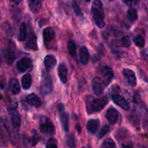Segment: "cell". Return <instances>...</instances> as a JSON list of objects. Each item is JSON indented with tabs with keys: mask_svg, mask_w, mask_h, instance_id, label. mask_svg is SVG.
Masks as SVG:
<instances>
[{
	"mask_svg": "<svg viewBox=\"0 0 148 148\" xmlns=\"http://www.w3.org/2000/svg\"><path fill=\"white\" fill-rule=\"evenodd\" d=\"M25 47L26 49H30V50H38V46L37 44V38L33 31H31L29 34L27 41L25 44Z\"/></svg>",
	"mask_w": 148,
	"mask_h": 148,
	"instance_id": "obj_10",
	"label": "cell"
},
{
	"mask_svg": "<svg viewBox=\"0 0 148 148\" xmlns=\"http://www.w3.org/2000/svg\"><path fill=\"white\" fill-rule=\"evenodd\" d=\"M123 1H124V4H126L130 7L137 5V3H138V0H123Z\"/></svg>",
	"mask_w": 148,
	"mask_h": 148,
	"instance_id": "obj_37",
	"label": "cell"
},
{
	"mask_svg": "<svg viewBox=\"0 0 148 148\" xmlns=\"http://www.w3.org/2000/svg\"><path fill=\"white\" fill-rule=\"evenodd\" d=\"M8 114L11 125L16 131L19 130L21 125V116L15 107H10L8 109Z\"/></svg>",
	"mask_w": 148,
	"mask_h": 148,
	"instance_id": "obj_6",
	"label": "cell"
},
{
	"mask_svg": "<svg viewBox=\"0 0 148 148\" xmlns=\"http://www.w3.org/2000/svg\"><path fill=\"white\" fill-rule=\"evenodd\" d=\"M22 1H23V0H10L12 4H14V5H18L19 4L21 3Z\"/></svg>",
	"mask_w": 148,
	"mask_h": 148,
	"instance_id": "obj_39",
	"label": "cell"
},
{
	"mask_svg": "<svg viewBox=\"0 0 148 148\" xmlns=\"http://www.w3.org/2000/svg\"><path fill=\"white\" fill-rule=\"evenodd\" d=\"M101 73L103 75L104 79L107 82H111V80L114 78V72L113 70L108 66H103L101 70Z\"/></svg>",
	"mask_w": 148,
	"mask_h": 148,
	"instance_id": "obj_19",
	"label": "cell"
},
{
	"mask_svg": "<svg viewBox=\"0 0 148 148\" xmlns=\"http://www.w3.org/2000/svg\"><path fill=\"white\" fill-rule=\"evenodd\" d=\"M79 61L82 65H86L90 59V54L88 48L85 46H81L79 52Z\"/></svg>",
	"mask_w": 148,
	"mask_h": 148,
	"instance_id": "obj_17",
	"label": "cell"
},
{
	"mask_svg": "<svg viewBox=\"0 0 148 148\" xmlns=\"http://www.w3.org/2000/svg\"><path fill=\"white\" fill-rule=\"evenodd\" d=\"M66 143L69 148H76V141L73 134H69L68 136Z\"/></svg>",
	"mask_w": 148,
	"mask_h": 148,
	"instance_id": "obj_30",
	"label": "cell"
},
{
	"mask_svg": "<svg viewBox=\"0 0 148 148\" xmlns=\"http://www.w3.org/2000/svg\"><path fill=\"white\" fill-rule=\"evenodd\" d=\"M110 127L108 125H105L104 126H103V128L101 129L99 133H98V138H99V139H101V138L103 137L104 136H106V135L108 133Z\"/></svg>",
	"mask_w": 148,
	"mask_h": 148,
	"instance_id": "obj_35",
	"label": "cell"
},
{
	"mask_svg": "<svg viewBox=\"0 0 148 148\" xmlns=\"http://www.w3.org/2000/svg\"><path fill=\"white\" fill-rule=\"evenodd\" d=\"M39 129L40 132L47 135H54L56 132L53 122L46 116H42L40 118Z\"/></svg>",
	"mask_w": 148,
	"mask_h": 148,
	"instance_id": "obj_3",
	"label": "cell"
},
{
	"mask_svg": "<svg viewBox=\"0 0 148 148\" xmlns=\"http://www.w3.org/2000/svg\"><path fill=\"white\" fill-rule=\"evenodd\" d=\"M6 86V78L4 75H0V89H4Z\"/></svg>",
	"mask_w": 148,
	"mask_h": 148,
	"instance_id": "obj_38",
	"label": "cell"
},
{
	"mask_svg": "<svg viewBox=\"0 0 148 148\" xmlns=\"http://www.w3.org/2000/svg\"><path fill=\"white\" fill-rule=\"evenodd\" d=\"M53 90V80L49 74L43 75L40 86V91L43 96L48 95Z\"/></svg>",
	"mask_w": 148,
	"mask_h": 148,
	"instance_id": "obj_5",
	"label": "cell"
},
{
	"mask_svg": "<svg viewBox=\"0 0 148 148\" xmlns=\"http://www.w3.org/2000/svg\"><path fill=\"white\" fill-rule=\"evenodd\" d=\"M100 126V121L98 119H90L87 123V129L88 132L92 134H95L98 131Z\"/></svg>",
	"mask_w": 148,
	"mask_h": 148,
	"instance_id": "obj_16",
	"label": "cell"
},
{
	"mask_svg": "<svg viewBox=\"0 0 148 148\" xmlns=\"http://www.w3.org/2000/svg\"><path fill=\"white\" fill-rule=\"evenodd\" d=\"M7 145V138H6L5 134H4V131L0 127V147H6Z\"/></svg>",
	"mask_w": 148,
	"mask_h": 148,
	"instance_id": "obj_31",
	"label": "cell"
},
{
	"mask_svg": "<svg viewBox=\"0 0 148 148\" xmlns=\"http://www.w3.org/2000/svg\"><path fill=\"white\" fill-rule=\"evenodd\" d=\"M67 49H68V52H69V54L71 55V56L72 57L75 56V55H76V52H77V46H76V44L75 43L74 41L72 40L68 41Z\"/></svg>",
	"mask_w": 148,
	"mask_h": 148,
	"instance_id": "obj_27",
	"label": "cell"
},
{
	"mask_svg": "<svg viewBox=\"0 0 148 148\" xmlns=\"http://www.w3.org/2000/svg\"><path fill=\"white\" fill-rule=\"evenodd\" d=\"M121 148H133L131 145H123L121 146Z\"/></svg>",
	"mask_w": 148,
	"mask_h": 148,
	"instance_id": "obj_41",
	"label": "cell"
},
{
	"mask_svg": "<svg viewBox=\"0 0 148 148\" xmlns=\"http://www.w3.org/2000/svg\"><path fill=\"white\" fill-rule=\"evenodd\" d=\"M107 103H108V99L106 97L91 98L90 102L87 103V110L90 113L99 112L106 107Z\"/></svg>",
	"mask_w": 148,
	"mask_h": 148,
	"instance_id": "obj_2",
	"label": "cell"
},
{
	"mask_svg": "<svg viewBox=\"0 0 148 148\" xmlns=\"http://www.w3.org/2000/svg\"><path fill=\"white\" fill-rule=\"evenodd\" d=\"M112 100L114 102L124 110H127L130 109V104L127 102V100L119 94H115L113 95Z\"/></svg>",
	"mask_w": 148,
	"mask_h": 148,
	"instance_id": "obj_12",
	"label": "cell"
},
{
	"mask_svg": "<svg viewBox=\"0 0 148 148\" xmlns=\"http://www.w3.org/2000/svg\"><path fill=\"white\" fill-rule=\"evenodd\" d=\"M46 148H58L57 140L54 138H51L49 139L46 144Z\"/></svg>",
	"mask_w": 148,
	"mask_h": 148,
	"instance_id": "obj_34",
	"label": "cell"
},
{
	"mask_svg": "<svg viewBox=\"0 0 148 148\" xmlns=\"http://www.w3.org/2000/svg\"><path fill=\"white\" fill-rule=\"evenodd\" d=\"M58 75L61 81L63 84H66L68 79V68L66 64L62 62L58 66Z\"/></svg>",
	"mask_w": 148,
	"mask_h": 148,
	"instance_id": "obj_13",
	"label": "cell"
},
{
	"mask_svg": "<svg viewBox=\"0 0 148 148\" xmlns=\"http://www.w3.org/2000/svg\"><path fill=\"white\" fill-rule=\"evenodd\" d=\"M3 56H4L6 62L10 65H12L15 60V52H14V49H12L11 47L7 48L3 51Z\"/></svg>",
	"mask_w": 148,
	"mask_h": 148,
	"instance_id": "obj_14",
	"label": "cell"
},
{
	"mask_svg": "<svg viewBox=\"0 0 148 148\" xmlns=\"http://www.w3.org/2000/svg\"><path fill=\"white\" fill-rule=\"evenodd\" d=\"M145 148H147V147H145Z\"/></svg>",
	"mask_w": 148,
	"mask_h": 148,
	"instance_id": "obj_46",
	"label": "cell"
},
{
	"mask_svg": "<svg viewBox=\"0 0 148 148\" xmlns=\"http://www.w3.org/2000/svg\"><path fill=\"white\" fill-rule=\"evenodd\" d=\"M134 41V43L135 44V45L138 47L143 48L144 47L145 45V39L141 35H137L133 39Z\"/></svg>",
	"mask_w": 148,
	"mask_h": 148,
	"instance_id": "obj_28",
	"label": "cell"
},
{
	"mask_svg": "<svg viewBox=\"0 0 148 148\" xmlns=\"http://www.w3.org/2000/svg\"><path fill=\"white\" fill-rule=\"evenodd\" d=\"M72 8H73L74 12H75V14L77 15V16H82V10H81L80 7H79V4H77L76 0H73L72 1Z\"/></svg>",
	"mask_w": 148,
	"mask_h": 148,
	"instance_id": "obj_32",
	"label": "cell"
},
{
	"mask_svg": "<svg viewBox=\"0 0 148 148\" xmlns=\"http://www.w3.org/2000/svg\"><path fill=\"white\" fill-rule=\"evenodd\" d=\"M58 109H59V119H60L62 128L65 132H68L69 129V114L64 110V106L62 103H59Z\"/></svg>",
	"mask_w": 148,
	"mask_h": 148,
	"instance_id": "obj_7",
	"label": "cell"
},
{
	"mask_svg": "<svg viewBox=\"0 0 148 148\" xmlns=\"http://www.w3.org/2000/svg\"><path fill=\"white\" fill-rule=\"evenodd\" d=\"M91 13L95 24L100 28L105 26V12L101 0H94L91 7Z\"/></svg>",
	"mask_w": 148,
	"mask_h": 148,
	"instance_id": "obj_1",
	"label": "cell"
},
{
	"mask_svg": "<svg viewBox=\"0 0 148 148\" xmlns=\"http://www.w3.org/2000/svg\"><path fill=\"white\" fill-rule=\"evenodd\" d=\"M106 84L99 77H95L92 81V89L95 95H101L103 92Z\"/></svg>",
	"mask_w": 148,
	"mask_h": 148,
	"instance_id": "obj_8",
	"label": "cell"
},
{
	"mask_svg": "<svg viewBox=\"0 0 148 148\" xmlns=\"http://www.w3.org/2000/svg\"><path fill=\"white\" fill-rule=\"evenodd\" d=\"M123 75H124L125 79L127 80V83L131 86H135L137 85V78H136L134 71L126 68V69L123 70Z\"/></svg>",
	"mask_w": 148,
	"mask_h": 148,
	"instance_id": "obj_11",
	"label": "cell"
},
{
	"mask_svg": "<svg viewBox=\"0 0 148 148\" xmlns=\"http://www.w3.org/2000/svg\"><path fill=\"white\" fill-rule=\"evenodd\" d=\"M43 0H28V6L33 13H38L40 10Z\"/></svg>",
	"mask_w": 148,
	"mask_h": 148,
	"instance_id": "obj_20",
	"label": "cell"
},
{
	"mask_svg": "<svg viewBox=\"0 0 148 148\" xmlns=\"http://www.w3.org/2000/svg\"><path fill=\"white\" fill-rule=\"evenodd\" d=\"M1 62H2V58H1V57L0 56V66H1Z\"/></svg>",
	"mask_w": 148,
	"mask_h": 148,
	"instance_id": "obj_43",
	"label": "cell"
},
{
	"mask_svg": "<svg viewBox=\"0 0 148 148\" xmlns=\"http://www.w3.org/2000/svg\"><path fill=\"white\" fill-rule=\"evenodd\" d=\"M56 59L53 55H46L44 58V65L48 71L53 69L56 65Z\"/></svg>",
	"mask_w": 148,
	"mask_h": 148,
	"instance_id": "obj_21",
	"label": "cell"
},
{
	"mask_svg": "<svg viewBox=\"0 0 148 148\" xmlns=\"http://www.w3.org/2000/svg\"><path fill=\"white\" fill-rule=\"evenodd\" d=\"M32 134H33V136H32L31 143L33 146H35V145H37L38 142H39L40 137H39L38 133L37 131H36V129H33V130L32 131Z\"/></svg>",
	"mask_w": 148,
	"mask_h": 148,
	"instance_id": "obj_33",
	"label": "cell"
},
{
	"mask_svg": "<svg viewBox=\"0 0 148 148\" xmlns=\"http://www.w3.org/2000/svg\"><path fill=\"white\" fill-rule=\"evenodd\" d=\"M0 121L2 123L3 126H4V128H5V129L7 130V131L8 132L9 136H10L12 142L13 143H14L17 139V131H16L15 130H14V129L12 128V125L10 124V122H9L7 115H6L5 113H4V111L1 110V108H0Z\"/></svg>",
	"mask_w": 148,
	"mask_h": 148,
	"instance_id": "obj_4",
	"label": "cell"
},
{
	"mask_svg": "<svg viewBox=\"0 0 148 148\" xmlns=\"http://www.w3.org/2000/svg\"><path fill=\"white\" fill-rule=\"evenodd\" d=\"M85 1H87V2H89V1H90V0H85Z\"/></svg>",
	"mask_w": 148,
	"mask_h": 148,
	"instance_id": "obj_44",
	"label": "cell"
},
{
	"mask_svg": "<svg viewBox=\"0 0 148 148\" xmlns=\"http://www.w3.org/2000/svg\"><path fill=\"white\" fill-rule=\"evenodd\" d=\"M43 36L45 41H50L55 36L54 30L51 27L46 28L43 31Z\"/></svg>",
	"mask_w": 148,
	"mask_h": 148,
	"instance_id": "obj_23",
	"label": "cell"
},
{
	"mask_svg": "<svg viewBox=\"0 0 148 148\" xmlns=\"http://www.w3.org/2000/svg\"><path fill=\"white\" fill-rule=\"evenodd\" d=\"M82 148H86V147H82Z\"/></svg>",
	"mask_w": 148,
	"mask_h": 148,
	"instance_id": "obj_45",
	"label": "cell"
},
{
	"mask_svg": "<svg viewBox=\"0 0 148 148\" xmlns=\"http://www.w3.org/2000/svg\"><path fill=\"white\" fill-rule=\"evenodd\" d=\"M32 65V60L31 59L28 57H22L21 59H20L19 60H17V62H16V68L18 70L19 72L20 73H24L26 71L29 69L30 68V66Z\"/></svg>",
	"mask_w": 148,
	"mask_h": 148,
	"instance_id": "obj_9",
	"label": "cell"
},
{
	"mask_svg": "<svg viewBox=\"0 0 148 148\" xmlns=\"http://www.w3.org/2000/svg\"><path fill=\"white\" fill-rule=\"evenodd\" d=\"M26 102L30 105L35 107H39L41 105V101L40 98L36 94H30L26 97Z\"/></svg>",
	"mask_w": 148,
	"mask_h": 148,
	"instance_id": "obj_18",
	"label": "cell"
},
{
	"mask_svg": "<svg viewBox=\"0 0 148 148\" xmlns=\"http://www.w3.org/2000/svg\"><path fill=\"white\" fill-rule=\"evenodd\" d=\"M121 44L124 47H129L131 45V39H130V36H124L121 39Z\"/></svg>",
	"mask_w": 148,
	"mask_h": 148,
	"instance_id": "obj_36",
	"label": "cell"
},
{
	"mask_svg": "<svg viewBox=\"0 0 148 148\" xmlns=\"http://www.w3.org/2000/svg\"><path fill=\"white\" fill-rule=\"evenodd\" d=\"M145 4L146 10H147V11L148 12V0H145Z\"/></svg>",
	"mask_w": 148,
	"mask_h": 148,
	"instance_id": "obj_42",
	"label": "cell"
},
{
	"mask_svg": "<svg viewBox=\"0 0 148 148\" xmlns=\"http://www.w3.org/2000/svg\"><path fill=\"white\" fill-rule=\"evenodd\" d=\"M106 118L108 120L110 124H115L119 119V112L114 108L108 109L106 114Z\"/></svg>",
	"mask_w": 148,
	"mask_h": 148,
	"instance_id": "obj_15",
	"label": "cell"
},
{
	"mask_svg": "<svg viewBox=\"0 0 148 148\" xmlns=\"http://www.w3.org/2000/svg\"><path fill=\"white\" fill-rule=\"evenodd\" d=\"M76 128H77V130L78 133H81V131H82V129H81V126H79V124H77Z\"/></svg>",
	"mask_w": 148,
	"mask_h": 148,
	"instance_id": "obj_40",
	"label": "cell"
},
{
	"mask_svg": "<svg viewBox=\"0 0 148 148\" xmlns=\"http://www.w3.org/2000/svg\"><path fill=\"white\" fill-rule=\"evenodd\" d=\"M103 148H116V145L112 139L108 138L103 143Z\"/></svg>",
	"mask_w": 148,
	"mask_h": 148,
	"instance_id": "obj_29",
	"label": "cell"
},
{
	"mask_svg": "<svg viewBox=\"0 0 148 148\" xmlns=\"http://www.w3.org/2000/svg\"><path fill=\"white\" fill-rule=\"evenodd\" d=\"M127 17L131 22H135L138 18V13L136 9L130 7L127 10Z\"/></svg>",
	"mask_w": 148,
	"mask_h": 148,
	"instance_id": "obj_26",
	"label": "cell"
},
{
	"mask_svg": "<svg viewBox=\"0 0 148 148\" xmlns=\"http://www.w3.org/2000/svg\"><path fill=\"white\" fill-rule=\"evenodd\" d=\"M22 87L24 89L27 90L30 88V86L32 84V77L30 74H25L23 76L21 80Z\"/></svg>",
	"mask_w": 148,
	"mask_h": 148,
	"instance_id": "obj_24",
	"label": "cell"
},
{
	"mask_svg": "<svg viewBox=\"0 0 148 148\" xmlns=\"http://www.w3.org/2000/svg\"><path fill=\"white\" fill-rule=\"evenodd\" d=\"M10 90L12 94H17L20 91V85L17 78H12L9 83Z\"/></svg>",
	"mask_w": 148,
	"mask_h": 148,
	"instance_id": "obj_22",
	"label": "cell"
},
{
	"mask_svg": "<svg viewBox=\"0 0 148 148\" xmlns=\"http://www.w3.org/2000/svg\"><path fill=\"white\" fill-rule=\"evenodd\" d=\"M27 26H26L25 23H22L20 25L18 36H17V39L19 41H23L25 40L26 37H27Z\"/></svg>",
	"mask_w": 148,
	"mask_h": 148,
	"instance_id": "obj_25",
	"label": "cell"
}]
</instances>
